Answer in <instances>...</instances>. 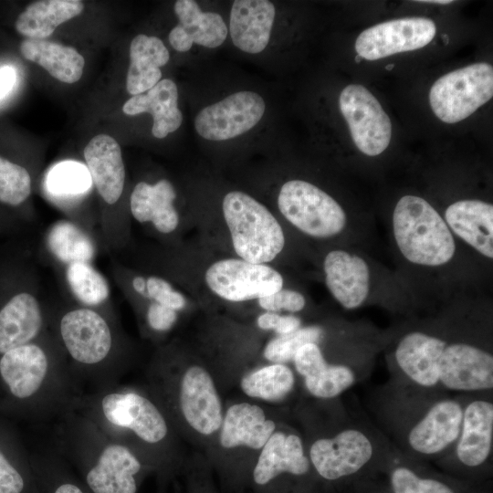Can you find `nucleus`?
<instances>
[{
	"label": "nucleus",
	"mask_w": 493,
	"mask_h": 493,
	"mask_svg": "<svg viewBox=\"0 0 493 493\" xmlns=\"http://www.w3.org/2000/svg\"><path fill=\"white\" fill-rule=\"evenodd\" d=\"M32 181L27 170L0 155V202L17 206L31 194Z\"/></svg>",
	"instance_id": "obj_39"
},
{
	"label": "nucleus",
	"mask_w": 493,
	"mask_h": 493,
	"mask_svg": "<svg viewBox=\"0 0 493 493\" xmlns=\"http://www.w3.org/2000/svg\"><path fill=\"white\" fill-rule=\"evenodd\" d=\"M314 476L300 435L281 430L271 435L250 472L256 493H309Z\"/></svg>",
	"instance_id": "obj_9"
},
{
	"label": "nucleus",
	"mask_w": 493,
	"mask_h": 493,
	"mask_svg": "<svg viewBox=\"0 0 493 493\" xmlns=\"http://www.w3.org/2000/svg\"><path fill=\"white\" fill-rule=\"evenodd\" d=\"M44 326L42 309L29 292L13 296L0 309V355L35 341Z\"/></svg>",
	"instance_id": "obj_26"
},
{
	"label": "nucleus",
	"mask_w": 493,
	"mask_h": 493,
	"mask_svg": "<svg viewBox=\"0 0 493 493\" xmlns=\"http://www.w3.org/2000/svg\"><path fill=\"white\" fill-rule=\"evenodd\" d=\"M64 267L68 288L83 307L92 309L106 302L110 295L108 281L92 262L74 261Z\"/></svg>",
	"instance_id": "obj_35"
},
{
	"label": "nucleus",
	"mask_w": 493,
	"mask_h": 493,
	"mask_svg": "<svg viewBox=\"0 0 493 493\" xmlns=\"http://www.w3.org/2000/svg\"><path fill=\"white\" fill-rule=\"evenodd\" d=\"M148 326L159 332H164L173 328L175 324L178 314L177 311L161 305L157 302L150 301L145 313Z\"/></svg>",
	"instance_id": "obj_44"
},
{
	"label": "nucleus",
	"mask_w": 493,
	"mask_h": 493,
	"mask_svg": "<svg viewBox=\"0 0 493 493\" xmlns=\"http://www.w3.org/2000/svg\"><path fill=\"white\" fill-rule=\"evenodd\" d=\"M189 493H215L205 479L192 478L189 483Z\"/></svg>",
	"instance_id": "obj_46"
},
{
	"label": "nucleus",
	"mask_w": 493,
	"mask_h": 493,
	"mask_svg": "<svg viewBox=\"0 0 493 493\" xmlns=\"http://www.w3.org/2000/svg\"><path fill=\"white\" fill-rule=\"evenodd\" d=\"M84 3L80 0H40L28 5L19 14L15 28L26 38L46 39L66 21L80 15Z\"/></svg>",
	"instance_id": "obj_32"
},
{
	"label": "nucleus",
	"mask_w": 493,
	"mask_h": 493,
	"mask_svg": "<svg viewBox=\"0 0 493 493\" xmlns=\"http://www.w3.org/2000/svg\"><path fill=\"white\" fill-rule=\"evenodd\" d=\"M275 16L276 9L270 1H234L229 19L233 44L246 53L262 52L269 42Z\"/></svg>",
	"instance_id": "obj_23"
},
{
	"label": "nucleus",
	"mask_w": 493,
	"mask_h": 493,
	"mask_svg": "<svg viewBox=\"0 0 493 493\" xmlns=\"http://www.w3.org/2000/svg\"><path fill=\"white\" fill-rule=\"evenodd\" d=\"M205 280L219 298L241 302L269 296L283 287L281 274L267 264L241 258L221 259L208 267Z\"/></svg>",
	"instance_id": "obj_14"
},
{
	"label": "nucleus",
	"mask_w": 493,
	"mask_h": 493,
	"mask_svg": "<svg viewBox=\"0 0 493 493\" xmlns=\"http://www.w3.org/2000/svg\"><path fill=\"white\" fill-rule=\"evenodd\" d=\"M265 110L266 104L259 94L237 91L202 109L194 119V129L205 140L226 141L254 128Z\"/></svg>",
	"instance_id": "obj_16"
},
{
	"label": "nucleus",
	"mask_w": 493,
	"mask_h": 493,
	"mask_svg": "<svg viewBox=\"0 0 493 493\" xmlns=\"http://www.w3.org/2000/svg\"><path fill=\"white\" fill-rule=\"evenodd\" d=\"M169 58V51L159 37L137 35L130 45L127 91L134 96L155 86L162 78L160 68L167 64Z\"/></svg>",
	"instance_id": "obj_30"
},
{
	"label": "nucleus",
	"mask_w": 493,
	"mask_h": 493,
	"mask_svg": "<svg viewBox=\"0 0 493 493\" xmlns=\"http://www.w3.org/2000/svg\"><path fill=\"white\" fill-rule=\"evenodd\" d=\"M372 493H392V492H387V491H384V490H378V491H374V492H372Z\"/></svg>",
	"instance_id": "obj_48"
},
{
	"label": "nucleus",
	"mask_w": 493,
	"mask_h": 493,
	"mask_svg": "<svg viewBox=\"0 0 493 493\" xmlns=\"http://www.w3.org/2000/svg\"><path fill=\"white\" fill-rule=\"evenodd\" d=\"M324 330L320 326L300 327L297 330L278 335L266 345L264 357L273 363H285L293 361L298 350L308 342L318 343L323 337Z\"/></svg>",
	"instance_id": "obj_38"
},
{
	"label": "nucleus",
	"mask_w": 493,
	"mask_h": 493,
	"mask_svg": "<svg viewBox=\"0 0 493 493\" xmlns=\"http://www.w3.org/2000/svg\"><path fill=\"white\" fill-rule=\"evenodd\" d=\"M323 269L328 289L343 308L353 309L365 301L370 290V270L364 259L336 249L326 255Z\"/></svg>",
	"instance_id": "obj_20"
},
{
	"label": "nucleus",
	"mask_w": 493,
	"mask_h": 493,
	"mask_svg": "<svg viewBox=\"0 0 493 493\" xmlns=\"http://www.w3.org/2000/svg\"><path fill=\"white\" fill-rule=\"evenodd\" d=\"M37 493H89L81 481L62 461L54 456H39L32 461Z\"/></svg>",
	"instance_id": "obj_36"
},
{
	"label": "nucleus",
	"mask_w": 493,
	"mask_h": 493,
	"mask_svg": "<svg viewBox=\"0 0 493 493\" xmlns=\"http://www.w3.org/2000/svg\"><path fill=\"white\" fill-rule=\"evenodd\" d=\"M22 56L45 68L64 83H75L81 78L85 60L74 47L46 39L26 38L20 44Z\"/></svg>",
	"instance_id": "obj_31"
},
{
	"label": "nucleus",
	"mask_w": 493,
	"mask_h": 493,
	"mask_svg": "<svg viewBox=\"0 0 493 493\" xmlns=\"http://www.w3.org/2000/svg\"><path fill=\"white\" fill-rule=\"evenodd\" d=\"M173 8L179 23L171 30L168 38L175 50L186 52L194 43L215 48L226 40L228 29L219 14L203 12L194 0H178Z\"/></svg>",
	"instance_id": "obj_21"
},
{
	"label": "nucleus",
	"mask_w": 493,
	"mask_h": 493,
	"mask_svg": "<svg viewBox=\"0 0 493 493\" xmlns=\"http://www.w3.org/2000/svg\"><path fill=\"white\" fill-rule=\"evenodd\" d=\"M390 447L379 428L349 414L330 433L316 437L306 451L315 476L334 483L372 467L381 469Z\"/></svg>",
	"instance_id": "obj_5"
},
{
	"label": "nucleus",
	"mask_w": 493,
	"mask_h": 493,
	"mask_svg": "<svg viewBox=\"0 0 493 493\" xmlns=\"http://www.w3.org/2000/svg\"><path fill=\"white\" fill-rule=\"evenodd\" d=\"M438 376L445 393H492V352L469 341L448 340L438 361Z\"/></svg>",
	"instance_id": "obj_13"
},
{
	"label": "nucleus",
	"mask_w": 493,
	"mask_h": 493,
	"mask_svg": "<svg viewBox=\"0 0 493 493\" xmlns=\"http://www.w3.org/2000/svg\"><path fill=\"white\" fill-rule=\"evenodd\" d=\"M131 286L137 295L175 311H179L186 306L185 297L175 290L171 283L163 278L135 276L131 281Z\"/></svg>",
	"instance_id": "obj_40"
},
{
	"label": "nucleus",
	"mask_w": 493,
	"mask_h": 493,
	"mask_svg": "<svg viewBox=\"0 0 493 493\" xmlns=\"http://www.w3.org/2000/svg\"><path fill=\"white\" fill-rule=\"evenodd\" d=\"M62 418L61 446L89 493H137L146 473L155 470L76 408Z\"/></svg>",
	"instance_id": "obj_2"
},
{
	"label": "nucleus",
	"mask_w": 493,
	"mask_h": 493,
	"mask_svg": "<svg viewBox=\"0 0 493 493\" xmlns=\"http://www.w3.org/2000/svg\"><path fill=\"white\" fill-rule=\"evenodd\" d=\"M74 408L144 461L142 452L163 446L169 436V424L160 406L131 389L112 384L92 394L80 395Z\"/></svg>",
	"instance_id": "obj_4"
},
{
	"label": "nucleus",
	"mask_w": 493,
	"mask_h": 493,
	"mask_svg": "<svg viewBox=\"0 0 493 493\" xmlns=\"http://www.w3.org/2000/svg\"><path fill=\"white\" fill-rule=\"evenodd\" d=\"M381 424L390 443L414 460H440L456 443L463 418V395L393 383Z\"/></svg>",
	"instance_id": "obj_1"
},
{
	"label": "nucleus",
	"mask_w": 493,
	"mask_h": 493,
	"mask_svg": "<svg viewBox=\"0 0 493 493\" xmlns=\"http://www.w3.org/2000/svg\"><path fill=\"white\" fill-rule=\"evenodd\" d=\"M83 153L99 194L107 205H115L122 194L126 174L119 143L110 135L99 134L89 141Z\"/></svg>",
	"instance_id": "obj_22"
},
{
	"label": "nucleus",
	"mask_w": 493,
	"mask_h": 493,
	"mask_svg": "<svg viewBox=\"0 0 493 493\" xmlns=\"http://www.w3.org/2000/svg\"><path fill=\"white\" fill-rule=\"evenodd\" d=\"M276 430V423L267 418L260 406L238 403L227 408L224 414L219 443L225 449L261 450Z\"/></svg>",
	"instance_id": "obj_24"
},
{
	"label": "nucleus",
	"mask_w": 493,
	"mask_h": 493,
	"mask_svg": "<svg viewBox=\"0 0 493 493\" xmlns=\"http://www.w3.org/2000/svg\"><path fill=\"white\" fill-rule=\"evenodd\" d=\"M493 96V68L480 62L453 70L431 87L429 102L435 115L446 123L467 119Z\"/></svg>",
	"instance_id": "obj_11"
},
{
	"label": "nucleus",
	"mask_w": 493,
	"mask_h": 493,
	"mask_svg": "<svg viewBox=\"0 0 493 493\" xmlns=\"http://www.w3.org/2000/svg\"><path fill=\"white\" fill-rule=\"evenodd\" d=\"M447 341L422 330L403 335L393 351L397 376L393 381L420 390L443 392L439 387L438 360Z\"/></svg>",
	"instance_id": "obj_17"
},
{
	"label": "nucleus",
	"mask_w": 493,
	"mask_h": 493,
	"mask_svg": "<svg viewBox=\"0 0 493 493\" xmlns=\"http://www.w3.org/2000/svg\"><path fill=\"white\" fill-rule=\"evenodd\" d=\"M222 211L234 250L241 259L266 264L284 248L285 236L280 224L264 205L248 194L227 193Z\"/></svg>",
	"instance_id": "obj_8"
},
{
	"label": "nucleus",
	"mask_w": 493,
	"mask_h": 493,
	"mask_svg": "<svg viewBox=\"0 0 493 493\" xmlns=\"http://www.w3.org/2000/svg\"><path fill=\"white\" fill-rule=\"evenodd\" d=\"M425 462L414 460L392 444L382 467L387 472L392 493H458L446 478L426 470Z\"/></svg>",
	"instance_id": "obj_29"
},
{
	"label": "nucleus",
	"mask_w": 493,
	"mask_h": 493,
	"mask_svg": "<svg viewBox=\"0 0 493 493\" xmlns=\"http://www.w3.org/2000/svg\"><path fill=\"white\" fill-rule=\"evenodd\" d=\"M126 115L151 113L153 119L152 135L163 139L179 129L183 114L178 108V89L169 79H161L149 90L134 95L122 106Z\"/></svg>",
	"instance_id": "obj_28"
},
{
	"label": "nucleus",
	"mask_w": 493,
	"mask_h": 493,
	"mask_svg": "<svg viewBox=\"0 0 493 493\" xmlns=\"http://www.w3.org/2000/svg\"><path fill=\"white\" fill-rule=\"evenodd\" d=\"M296 383L292 370L283 363H273L257 369L241 380L244 393L251 398L278 402L288 396Z\"/></svg>",
	"instance_id": "obj_33"
},
{
	"label": "nucleus",
	"mask_w": 493,
	"mask_h": 493,
	"mask_svg": "<svg viewBox=\"0 0 493 493\" xmlns=\"http://www.w3.org/2000/svg\"><path fill=\"white\" fill-rule=\"evenodd\" d=\"M33 466L22 467L0 445V493H37Z\"/></svg>",
	"instance_id": "obj_41"
},
{
	"label": "nucleus",
	"mask_w": 493,
	"mask_h": 493,
	"mask_svg": "<svg viewBox=\"0 0 493 493\" xmlns=\"http://www.w3.org/2000/svg\"><path fill=\"white\" fill-rule=\"evenodd\" d=\"M450 231L484 257L493 258V205L476 199L460 200L445 211Z\"/></svg>",
	"instance_id": "obj_25"
},
{
	"label": "nucleus",
	"mask_w": 493,
	"mask_h": 493,
	"mask_svg": "<svg viewBox=\"0 0 493 493\" xmlns=\"http://www.w3.org/2000/svg\"><path fill=\"white\" fill-rule=\"evenodd\" d=\"M58 336L75 374L95 383L97 390L115 384V336L100 312L88 307L68 310L59 319Z\"/></svg>",
	"instance_id": "obj_6"
},
{
	"label": "nucleus",
	"mask_w": 493,
	"mask_h": 493,
	"mask_svg": "<svg viewBox=\"0 0 493 493\" xmlns=\"http://www.w3.org/2000/svg\"><path fill=\"white\" fill-rule=\"evenodd\" d=\"M178 411L190 428L202 435L219 431L224 413L214 380L207 370L191 365L176 382Z\"/></svg>",
	"instance_id": "obj_18"
},
{
	"label": "nucleus",
	"mask_w": 493,
	"mask_h": 493,
	"mask_svg": "<svg viewBox=\"0 0 493 493\" xmlns=\"http://www.w3.org/2000/svg\"><path fill=\"white\" fill-rule=\"evenodd\" d=\"M47 245L63 266L74 261L92 262L95 256L91 238L77 225L67 220L58 221L50 227Z\"/></svg>",
	"instance_id": "obj_34"
},
{
	"label": "nucleus",
	"mask_w": 493,
	"mask_h": 493,
	"mask_svg": "<svg viewBox=\"0 0 493 493\" xmlns=\"http://www.w3.org/2000/svg\"><path fill=\"white\" fill-rule=\"evenodd\" d=\"M435 33V24L429 18L393 19L362 31L356 39L355 50L362 58L377 60L422 48L433 40Z\"/></svg>",
	"instance_id": "obj_19"
},
{
	"label": "nucleus",
	"mask_w": 493,
	"mask_h": 493,
	"mask_svg": "<svg viewBox=\"0 0 493 493\" xmlns=\"http://www.w3.org/2000/svg\"><path fill=\"white\" fill-rule=\"evenodd\" d=\"M463 395L459 435L439 461L456 463L464 469H480L489 464L493 451L492 393Z\"/></svg>",
	"instance_id": "obj_12"
},
{
	"label": "nucleus",
	"mask_w": 493,
	"mask_h": 493,
	"mask_svg": "<svg viewBox=\"0 0 493 493\" xmlns=\"http://www.w3.org/2000/svg\"><path fill=\"white\" fill-rule=\"evenodd\" d=\"M16 79L15 71L10 67L0 68V100L11 89Z\"/></svg>",
	"instance_id": "obj_45"
},
{
	"label": "nucleus",
	"mask_w": 493,
	"mask_h": 493,
	"mask_svg": "<svg viewBox=\"0 0 493 493\" xmlns=\"http://www.w3.org/2000/svg\"><path fill=\"white\" fill-rule=\"evenodd\" d=\"M419 2H422V3H428V4H437V5H447V4H451L453 1L451 0H429V1H419Z\"/></svg>",
	"instance_id": "obj_47"
},
{
	"label": "nucleus",
	"mask_w": 493,
	"mask_h": 493,
	"mask_svg": "<svg viewBox=\"0 0 493 493\" xmlns=\"http://www.w3.org/2000/svg\"><path fill=\"white\" fill-rule=\"evenodd\" d=\"M0 380L14 400L39 418L63 415L74 408L80 396L69 369L42 341L2 354Z\"/></svg>",
	"instance_id": "obj_3"
},
{
	"label": "nucleus",
	"mask_w": 493,
	"mask_h": 493,
	"mask_svg": "<svg viewBox=\"0 0 493 493\" xmlns=\"http://www.w3.org/2000/svg\"><path fill=\"white\" fill-rule=\"evenodd\" d=\"M258 305L269 312L286 310L298 312L304 309L306 299L302 294L291 289L281 288L277 292L257 299Z\"/></svg>",
	"instance_id": "obj_42"
},
{
	"label": "nucleus",
	"mask_w": 493,
	"mask_h": 493,
	"mask_svg": "<svg viewBox=\"0 0 493 493\" xmlns=\"http://www.w3.org/2000/svg\"><path fill=\"white\" fill-rule=\"evenodd\" d=\"M339 106L356 147L368 156L381 154L389 145L392 122L377 99L363 86L351 84L339 98Z\"/></svg>",
	"instance_id": "obj_15"
},
{
	"label": "nucleus",
	"mask_w": 493,
	"mask_h": 493,
	"mask_svg": "<svg viewBox=\"0 0 493 493\" xmlns=\"http://www.w3.org/2000/svg\"><path fill=\"white\" fill-rule=\"evenodd\" d=\"M394 239L409 262L427 267L447 263L456 244L445 219L424 198L406 194L399 199L393 214Z\"/></svg>",
	"instance_id": "obj_7"
},
{
	"label": "nucleus",
	"mask_w": 493,
	"mask_h": 493,
	"mask_svg": "<svg viewBox=\"0 0 493 493\" xmlns=\"http://www.w3.org/2000/svg\"><path fill=\"white\" fill-rule=\"evenodd\" d=\"M278 206L292 226L313 237L334 236L346 226V214L338 202L307 181L286 182L279 190Z\"/></svg>",
	"instance_id": "obj_10"
},
{
	"label": "nucleus",
	"mask_w": 493,
	"mask_h": 493,
	"mask_svg": "<svg viewBox=\"0 0 493 493\" xmlns=\"http://www.w3.org/2000/svg\"><path fill=\"white\" fill-rule=\"evenodd\" d=\"M91 184L87 167L72 161L55 165L47 175L48 191L58 196H74L84 194Z\"/></svg>",
	"instance_id": "obj_37"
},
{
	"label": "nucleus",
	"mask_w": 493,
	"mask_h": 493,
	"mask_svg": "<svg viewBox=\"0 0 493 493\" xmlns=\"http://www.w3.org/2000/svg\"><path fill=\"white\" fill-rule=\"evenodd\" d=\"M176 193L167 179L151 184L139 182L130 197V210L140 223H152L162 234H170L179 226V214L174 206Z\"/></svg>",
	"instance_id": "obj_27"
},
{
	"label": "nucleus",
	"mask_w": 493,
	"mask_h": 493,
	"mask_svg": "<svg viewBox=\"0 0 493 493\" xmlns=\"http://www.w3.org/2000/svg\"><path fill=\"white\" fill-rule=\"evenodd\" d=\"M257 326L262 330H273L278 335L291 333L301 327V320L294 315H279L277 312L267 311L257 320Z\"/></svg>",
	"instance_id": "obj_43"
}]
</instances>
